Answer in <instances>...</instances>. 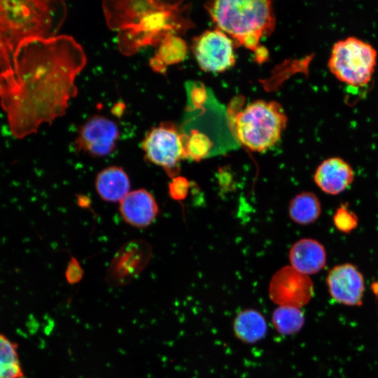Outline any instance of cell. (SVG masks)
<instances>
[{
    "instance_id": "6da1fadb",
    "label": "cell",
    "mask_w": 378,
    "mask_h": 378,
    "mask_svg": "<svg viewBox=\"0 0 378 378\" xmlns=\"http://www.w3.org/2000/svg\"><path fill=\"white\" fill-rule=\"evenodd\" d=\"M86 63L82 46L71 36L24 42L0 72V104L11 134L23 138L64 115Z\"/></svg>"
},
{
    "instance_id": "8fae6325",
    "label": "cell",
    "mask_w": 378,
    "mask_h": 378,
    "mask_svg": "<svg viewBox=\"0 0 378 378\" xmlns=\"http://www.w3.org/2000/svg\"><path fill=\"white\" fill-rule=\"evenodd\" d=\"M193 52L200 66L206 71L222 72L234 63L232 42L218 29L200 35L194 42Z\"/></svg>"
},
{
    "instance_id": "ac0fdd59",
    "label": "cell",
    "mask_w": 378,
    "mask_h": 378,
    "mask_svg": "<svg viewBox=\"0 0 378 378\" xmlns=\"http://www.w3.org/2000/svg\"><path fill=\"white\" fill-rule=\"evenodd\" d=\"M321 214V204L318 197L312 192L296 195L288 205V214L295 223L307 225L314 223Z\"/></svg>"
},
{
    "instance_id": "5bb4252c",
    "label": "cell",
    "mask_w": 378,
    "mask_h": 378,
    "mask_svg": "<svg viewBox=\"0 0 378 378\" xmlns=\"http://www.w3.org/2000/svg\"><path fill=\"white\" fill-rule=\"evenodd\" d=\"M120 213L130 225L145 227L156 218L158 206L153 195L141 188L130 192L120 202Z\"/></svg>"
},
{
    "instance_id": "2e32d148",
    "label": "cell",
    "mask_w": 378,
    "mask_h": 378,
    "mask_svg": "<svg viewBox=\"0 0 378 378\" xmlns=\"http://www.w3.org/2000/svg\"><path fill=\"white\" fill-rule=\"evenodd\" d=\"M94 184L99 197L108 202H120L130 192V178L118 166H110L100 171Z\"/></svg>"
},
{
    "instance_id": "603a6c76",
    "label": "cell",
    "mask_w": 378,
    "mask_h": 378,
    "mask_svg": "<svg viewBox=\"0 0 378 378\" xmlns=\"http://www.w3.org/2000/svg\"><path fill=\"white\" fill-rule=\"evenodd\" d=\"M335 227L341 232L349 234L354 231L358 225L356 214L350 210L346 204H341L332 216Z\"/></svg>"
},
{
    "instance_id": "52a82bcc",
    "label": "cell",
    "mask_w": 378,
    "mask_h": 378,
    "mask_svg": "<svg viewBox=\"0 0 378 378\" xmlns=\"http://www.w3.org/2000/svg\"><path fill=\"white\" fill-rule=\"evenodd\" d=\"M186 135L170 122H162L145 135L141 148L146 159L162 167L171 176L179 169L181 159L185 158Z\"/></svg>"
},
{
    "instance_id": "4fadbf2b",
    "label": "cell",
    "mask_w": 378,
    "mask_h": 378,
    "mask_svg": "<svg viewBox=\"0 0 378 378\" xmlns=\"http://www.w3.org/2000/svg\"><path fill=\"white\" fill-rule=\"evenodd\" d=\"M354 180V172L351 165L339 157L323 160L316 168L314 181L324 192L336 195L344 192Z\"/></svg>"
},
{
    "instance_id": "277c9868",
    "label": "cell",
    "mask_w": 378,
    "mask_h": 378,
    "mask_svg": "<svg viewBox=\"0 0 378 378\" xmlns=\"http://www.w3.org/2000/svg\"><path fill=\"white\" fill-rule=\"evenodd\" d=\"M206 8L218 29L252 50L258 48L261 37L274 28L270 1H216Z\"/></svg>"
},
{
    "instance_id": "3957f363",
    "label": "cell",
    "mask_w": 378,
    "mask_h": 378,
    "mask_svg": "<svg viewBox=\"0 0 378 378\" xmlns=\"http://www.w3.org/2000/svg\"><path fill=\"white\" fill-rule=\"evenodd\" d=\"M66 15L61 0L0 1V72L24 42L57 36Z\"/></svg>"
},
{
    "instance_id": "ffe728a7",
    "label": "cell",
    "mask_w": 378,
    "mask_h": 378,
    "mask_svg": "<svg viewBox=\"0 0 378 378\" xmlns=\"http://www.w3.org/2000/svg\"><path fill=\"white\" fill-rule=\"evenodd\" d=\"M304 322L302 312L293 307L281 306L272 314V323L281 334L290 335L299 331Z\"/></svg>"
},
{
    "instance_id": "5b68a950",
    "label": "cell",
    "mask_w": 378,
    "mask_h": 378,
    "mask_svg": "<svg viewBox=\"0 0 378 378\" xmlns=\"http://www.w3.org/2000/svg\"><path fill=\"white\" fill-rule=\"evenodd\" d=\"M286 122L277 102L258 100L235 115L233 128L241 144L252 151L262 152L278 141Z\"/></svg>"
},
{
    "instance_id": "cb8c5ba5",
    "label": "cell",
    "mask_w": 378,
    "mask_h": 378,
    "mask_svg": "<svg viewBox=\"0 0 378 378\" xmlns=\"http://www.w3.org/2000/svg\"><path fill=\"white\" fill-rule=\"evenodd\" d=\"M189 190V182L183 176H174L169 183V195L173 200L181 201L184 200L188 195Z\"/></svg>"
},
{
    "instance_id": "7a4b0ae2",
    "label": "cell",
    "mask_w": 378,
    "mask_h": 378,
    "mask_svg": "<svg viewBox=\"0 0 378 378\" xmlns=\"http://www.w3.org/2000/svg\"><path fill=\"white\" fill-rule=\"evenodd\" d=\"M102 8L108 27L118 32V48L126 56L148 46H158L166 37L185 31L190 23L181 1L108 0Z\"/></svg>"
},
{
    "instance_id": "ba28073f",
    "label": "cell",
    "mask_w": 378,
    "mask_h": 378,
    "mask_svg": "<svg viewBox=\"0 0 378 378\" xmlns=\"http://www.w3.org/2000/svg\"><path fill=\"white\" fill-rule=\"evenodd\" d=\"M120 134L116 122L95 115L81 125L74 146L76 151L92 157H105L115 150Z\"/></svg>"
},
{
    "instance_id": "9c48e42d",
    "label": "cell",
    "mask_w": 378,
    "mask_h": 378,
    "mask_svg": "<svg viewBox=\"0 0 378 378\" xmlns=\"http://www.w3.org/2000/svg\"><path fill=\"white\" fill-rule=\"evenodd\" d=\"M152 251L144 240L125 243L116 253L106 272V282L113 287L125 286L136 279L148 264Z\"/></svg>"
},
{
    "instance_id": "7402d4cb",
    "label": "cell",
    "mask_w": 378,
    "mask_h": 378,
    "mask_svg": "<svg viewBox=\"0 0 378 378\" xmlns=\"http://www.w3.org/2000/svg\"><path fill=\"white\" fill-rule=\"evenodd\" d=\"M211 148L210 140L204 135L193 133L186 136L185 158L198 161L207 155Z\"/></svg>"
},
{
    "instance_id": "30bf717a",
    "label": "cell",
    "mask_w": 378,
    "mask_h": 378,
    "mask_svg": "<svg viewBox=\"0 0 378 378\" xmlns=\"http://www.w3.org/2000/svg\"><path fill=\"white\" fill-rule=\"evenodd\" d=\"M269 293L274 302L298 308L309 302L314 293V286L307 275L291 266H285L273 275Z\"/></svg>"
},
{
    "instance_id": "4316f807",
    "label": "cell",
    "mask_w": 378,
    "mask_h": 378,
    "mask_svg": "<svg viewBox=\"0 0 378 378\" xmlns=\"http://www.w3.org/2000/svg\"><path fill=\"white\" fill-rule=\"evenodd\" d=\"M125 108V105L122 103H118L113 109V113L115 115H121Z\"/></svg>"
},
{
    "instance_id": "44dd1931",
    "label": "cell",
    "mask_w": 378,
    "mask_h": 378,
    "mask_svg": "<svg viewBox=\"0 0 378 378\" xmlns=\"http://www.w3.org/2000/svg\"><path fill=\"white\" fill-rule=\"evenodd\" d=\"M186 52L184 41L176 35H172L161 41L155 55L167 66L183 60Z\"/></svg>"
},
{
    "instance_id": "d4e9b609",
    "label": "cell",
    "mask_w": 378,
    "mask_h": 378,
    "mask_svg": "<svg viewBox=\"0 0 378 378\" xmlns=\"http://www.w3.org/2000/svg\"><path fill=\"white\" fill-rule=\"evenodd\" d=\"M83 276V270L75 258H71L66 270L65 277L69 284H76L80 282Z\"/></svg>"
},
{
    "instance_id": "7c38bea8",
    "label": "cell",
    "mask_w": 378,
    "mask_h": 378,
    "mask_svg": "<svg viewBox=\"0 0 378 378\" xmlns=\"http://www.w3.org/2000/svg\"><path fill=\"white\" fill-rule=\"evenodd\" d=\"M326 283L331 297L346 305L359 306L365 290L362 273L353 264L334 266L328 272Z\"/></svg>"
},
{
    "instance_id": "9a60e30c",
    "label": "cell",
    "mask_w": 378,
    "mask_h": 378,
    "mask_svg": "<svg viewBox=\"0 0 378 378\" xmlns=\"http://www.w3.org/2000/svg\"><path fill=\"white\" fill-rule=\"evenodd\" d=\"M326 251L318 241L304 238L296 241L289 251L290 266L305 275L318 272L326 265Z\"/></svg>"
},
{
    "instance_id": "8992f818",
    "label": "cell",
    "mask_w": 378,
    "mask_h": 378,
    "mask_svg": "<svg viewBox=\"0 0 378 378\" xmlns=\"http://www.w3.org/2000/svg\"><path fill=\"white\" fill-rule=\"evenodd\" d=\"M377 60V52L373 46L356 36H349L334 43L328 66L340 81L361 87L371 80Z\"/></svg>"
},
{
    "instance_id": "484cf974",
    "label": "cell",
    "mask_w": 378,
    "mask_h": 378,
    "mask_svg": "<svg viewBox=\"0 0 378 378\" xmlns=\"http://www.w3.org/2000/svg\"><path fill=\"white\" fill-rule=\"evenodd\" d=\"M149 65L155 72L164 73L166 71V65L156 55L150 58Z\"/></svg>"
},
{
    "instance_id": "e0dca14e",
    "label": "cell",
    "mask_w": 378,
    "mask_h": 378,
    "mask_svg": "<svg viewBox=\"0 0 378 378\" xmlns=\"http://www.w3.org/2000/svg\"><path fill=\"white\" fill-rule=\"evenodd\" d=\"M233 328L236 336L246 343H254L262 340L267 332L265 318L253 309L239 312L234 319Z\"/></svg>"
},
{
    "instance_id": "d6986e66",
    "label": "cell",
    "mask_w": 378,
    "mask_h": 378,
    "mask_svg": "<svg viewBox=\"0 0 378 378\" xmlns=\"http://www.w3.org/2000/svg\"><path fill=\"white\" fill-rule=\"evenodd\" d=\"M17 345L0 334V378H23Z\"/></svg>"
}]
</instances>
